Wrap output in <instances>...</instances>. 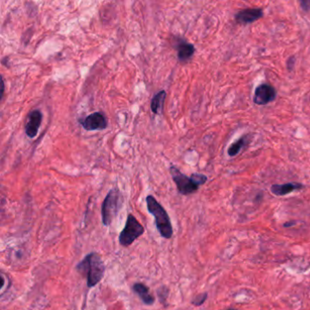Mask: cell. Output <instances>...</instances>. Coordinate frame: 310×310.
I'll return each mask as SVG.
<instances>
[{
  "label": "cell",
  "instance_id": "6da1fadb",
  "mask_svg": "<svg viewBox=\"0 0 310 310\" xmlns=\"http://www.w3.org/2000/svg\"><path fill=\"white\" fill-rule=\"evenodd\" d=\"M76 269L86 276L88 287L98 285L103 279L105 265L99 254L92 252L87 255L81 262L78 264Z\"/></svg>",
  "mask_w": 310,
  "mask_h": 310
},
{
  "label": "cell",
  "instance_id": "7a4b0ae2",
  "mask_svg": "<svg viewBox=\"0 0 310 310\" xmlns=\"http://www.w3.org/2000/svg\"><path fill=\"white\" fill-rule=\"evenodd\" d=\"M146 202L147 210L155 219L156 226L159 234L165 239H170L173 236V227L166 209L158 202V200L153 196H147Z\"/></svg>",
  "mask_w": 310,
  "mask_h": 310
},
{
  "label": "cell",
  "instance_id": "3957f363",
  "mask_svg": "<svg viewBox=\"0 0 310 310\" xmlns=\"http://www.w3.org/2000/svg\"><path fill=\"white\" fill-rule=\"evenodd\" d=\"M171 177L174 180L178 190L182 195H190L199 189V186L207 182V178L202 174H193L191 177L184 175L178 167H170Z\"/></svg>",
  "mask_w": 310,
  "mask_h": 310
},
{
  "label": "cell",
  "instance_id": "277c9868",
  "mask_svg": "<svg viewBox=\"0 0 310 310\" xmlns=\"http://www.w3.org/2000/svg\"><path fill=\"white\" fill-rule=\"evenodd\" d=\"M122 207V197L118 189H111L108 193L106 199H104L101 208L102 222L104 226H109L115 217L119 214V211Z\"/></svg>",
  "mask_w": 310,
  "mask_h": 310
},
{
  "label": "cell",
  "instance_id": "5b68a950",
  "mask_svg": "<svg viewBox=\"0 0 310 310\" xmlns=\"http://www.w3.org/2000/svg\"><path fill=\"white\" fill-rule=\"evenodd\" d=\"M145 232L143 226L134 216L129 214L127 217L126 226L120 235V243L124 247L130 246L135 239H139Z\"/></svg>",
  "mask_w": 310,
  "mask_h": 310
},
{
  "label": "cell",
  "instance_id": "8992f818",
  "mask_svg": "<svg viewBox=\"0 0 310 310\" xmlns=\"http://www.w3.org/2000/svg\"><path fill=\"white\" fill-rule=\"evenodd\" d=\"M82 127L87 131L104 130L108 126V120L102 112H95L88 115L86 119L80 120Z\"/></svg>",
  "mask_w": 310,
  "mask_h": 310
},
{
  "label": "cell",
  "instance_id": "52a82bcc",
  "mask_svg": "<svg viewBox=\"0 0 310 310\" xmlns=\"http://www.w3.org/2000/svg\"><path fill=\"white\" fill-rule=\"evenodd\" d=\"M277 92L272 86L267 84H261L256 88L254 94V103L259 106H264L274 101Z\"/></svg>",
  "mask_w": 310,
  "mask_h": 310
},
{
  "label": "cell",
  "instance_id": "ba28073f",
  "mask_svg": "<svg viewBox=\"0 0 310 310\" xmlns=\"http://www.w3.org/2000/svg\"><path fill=\"white\" fill-rule=\"evenodd\" d=\"M43 120V114L40 110H33L28 115V122L26 125V134L29 139L36 138Z\"/></svg>",
  "mask_w": 310,
  "mask_h": 310
},
{
  "label": "cell",
  "instance_id": "9c48e42d",
  "mask_svg": "<svg viewBox=\"0 0 310 310\" xmlns=\"http://www.w3.org/2000/svg\"><path fill=\"white\" fill-rule=\"evenodd\" d=\"M263 16V10L260 8H245L236 14L235 20L240 24H250Z\"/></svg>",
  "mask_w": 310,
  "mask_h": 310
},
{
  "label": "cell",
  "instance_id": "30bf717a",
  "mask_svg": "<svg viewBox=\"0 0 310 310\" xmlns=\"http://www.w3.org/2000/svg\"><path fill=\"white\" fill-rule=\"evenodd\" d=\"M176 48L178 50L179 60L183 62L190 60L192 56L195 54L196 48L194 45L190 44L184 40H180L179 43H177Z\"/></svg>",
  "mask_w": 310,
  "mask_h": 310
},
{
  "label": "cell",
  "instance_id": "8fae6325",
  "mask_svg": "<svg viewBox=\"0 0 310 310\" xmlns=\"http://www.w3.org/2000/svg\"><path fill=\"white\" fill-rule=\"evenodd\" d=\"M303 188V185L299 183H286L282 185H273L271 187V192L276 196H286L290 194L291 192L300 190Z\"/></svg>",
  "mask_w": 310,
  "mask_h": 310
},
{
  "label": "cell",
  "instance_id": "7c38bea8",
  "mask_svg": "<svg viewBox=\"0 0 310 310\" xmlns=\"http://www.w3.org/2000/svg\"><path fill=\"white\" fill-rule=\"evenodd\" d=\"M133 291L140 297V299L142 300V302L147 305V306L153 305L155 302V298L150 294L148 287L143 285V284L135 283V285L133 286Z\"/></svg>",
  "mask_w": 310,
  "mask_h": 310
},
{
  "label": "cell",
  "instance_id": "4fadbf2b",
  "mask_svg": "<svg viewBox=\"0 0 310 310\" xmlns=\"http://www.w3.org/2000/svg\"><path fill=\"white\" fill-rule=\"evenodd\" d=\"M167 98V93L165 90H161L156 94L151 100V111L155 115H161L163 113L164 103Z\"/></svg>",
  "mask_w": 310,
  "mask_h": 310
},
{
  "label": "cell",
  "instance_id": "5bb4252c",
  "mask_svg": "<svg viewBox=\"0 0 310 310\" xmlns=\"http://www.w3.org/2000/svg\"><path fill=\"white\" fill-rule=\"evenodd\" d=\"M248 135H243L241 137L239 140L235 141L234 143H232L230 145V147H228L227 149V154L229 157H235V156L238 155L239 151L242 149L244 146H246L247 143V139Z\"/></svg>",
  "mask_w": 310,
  "mask_h": 310
},
{
  "label": "cell",
  "instance_id": "9a60e30c",
  "mask_svg": "<svg viewBox=\"0 0 310 310\" xmlns=\"http://www.w3.org/2000/svg\"><path fill=\"white\" fill-rule=\"evenodd\" d=\"M207 293H204V294L199 295L197 296L193 300H192V304L194 306H201L204 304V302L207 300Z\"/></svg>",
  "mask_w": 310,
  "mask_h": 310
},
{
  "label": "cell",
  "instance_id": "2e32d148",
  "mask_svg": "<svg viewBox=\"0 0 310 310\" xmlns=\"http://www.w3.org/2000/svg\"><path fill=\"white\" fill-rule=\"evenodd\" d=\"M301 8L304 11H309L310 10V1H302L301 2Z\"/></svg>",
  "mask_w": 310,
  "mask_h": 310
},
{
  "label": "cell",
  "instance_id": "e0dca14e",
  "mask_svg": "<svg viewBox=\"0 0 310 310\" xmlns=\"http://www.w3.org/2000/svg\"><path fill=\"white\" fill-rule=\"evenodd\" d=\"M294 64V57H290L289 60H287V62H286V65H287V68H288V69H289V70H292V68H293Z\"/></svg>",
  "mask_w": 310,
  "mask_h": 310
},
{
  "label": "cell",
  "instance_id": "ac0fdd59",
  "mask_svg": "<svg viewBox=\"0 0 310 310\" xmlns=\"http://www.w3.org/2000/svg\"><path fill=\"white\" fill-rule=\"evenodd\" d=\"M294 224L295 223H286V224H285L284 226H285V227H290V226L294 225Z\"/></svg>",
  "mask_w": 310,
  "mask_h": 310
},
{
  "label": "cell",
  "instance_id": "d6986e66",
  "mask_svg": "<svg viewBox=\"0 0 310 310\" xmlns=\"http://www.w3.org/2000/svg\"><path fill=\"white\" fill-rule=\"evenodd\" d=\"M230 310H233V309H230Z\"/></svg>",
  "mask_w": 310,
  "mask_h": 310
}]
</instances>
